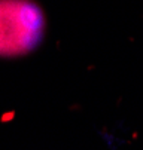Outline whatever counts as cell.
I'll use <instances>...</instances> for the list:
<instances>
[{"label": "cell", "instance_id": "6da1fadb", "mask_svg": "<svg viewBox=\"0 0 143 150\" xmlns=\"http://www.w3.org/2000/svg\"><path fill=\"white\" fill-rule=\"evenodd\" d=\"M46 18L34 0H0V57L16 58L43 40Z\"/></svg>", "mask_w": 143, "mask_h": 150}]
</instances>
